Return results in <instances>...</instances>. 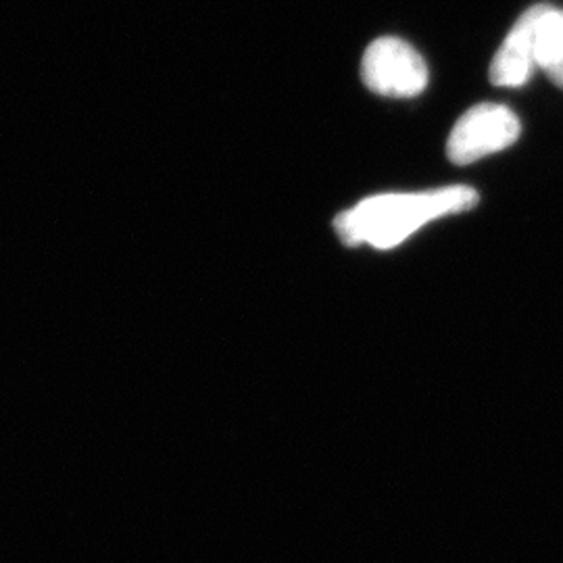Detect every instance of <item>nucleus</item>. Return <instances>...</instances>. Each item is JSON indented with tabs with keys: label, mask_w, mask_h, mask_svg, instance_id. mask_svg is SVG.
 I'll return each mask as SVG.
<instances>
[{
	"label": "nucleus",
	"mask_w": 563,
	"mask_h": 563,
	"mask_svg": "<svg viewBox=\"0 0 563 563\" xmlns=\"http://www.w3.org/2000/svg\"><path fill=\"white\" fill-rule=\"evenodd\" d=\"M478 202V192L470 186H446L409 195H378L342 211L334 230L349 246L369 244L393 249L407 241L426 223L463 213Z\"/></svg>",
	"instance_id": "1"
},
{
	"label": "nucleus",
	"mask_w": 563,
	"mask_h": 563,
	"mask_svg": "<svg viewBox=\"0 0 563 563\" xmlns=\"http://www.w3.org/2000/svg\"><path fill=\"white\" fill-rule=\"evenodd\" d=\"M520 132L522 125L511 109L495 102L476 104L453 125L446 141V157L457 165L481 162L509 148Z\"/></svg>",
	"instance_id": "2"
},
{
	"label": "nucleus",
	"mask_w": 563,
	"mask_h": 563,
	"mask_svg": "<svg viewBox=\"0 0 563 563\" xmlns=\"http://www.w3.org/2000/svg\"><path fill=\"white\" fill-rule=\"evenodd\" d=\"M363 84L384 97H416L428 84V67L422 55L399 38H378L365 51Z\"/></svg>",
	"instance_id": "3"
},
{
	"label": "nucleus",
	"mask_w": 563,
	"mask_h": 563,
	"mask_svg": "<svg viewBox=\"0 0 563 563\" xmlns=\"http://www.w3.org/2000/svg\"><path fill=\"white\" fill-rule=\"evenodd\" d=\"M534 69V9H528L509 30L490 63V81L504 88H520Z\"/></svg>",
	"instance_id": "4"
},
{
	"label": "nucleus",
	"mask_w": 563,
	"mask_h": 563,
	"mask_svg": "<svg viewBox=\"0 0 563 563\" xmlns=\"http://www.w3.org/2000/svg\"><path fill=\"white\" fill-rule=\"evenodd\" d=\"M534 9V59L549 80L563 90V9L537 4Z\"/></svg>",
	"instance_id": "5"
}]
</instances>
